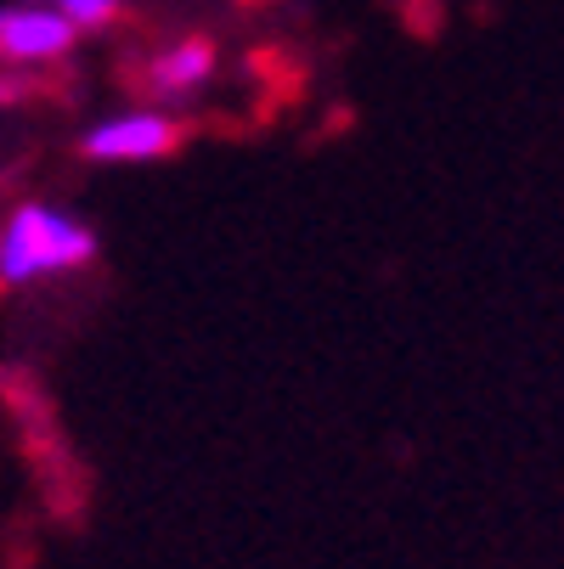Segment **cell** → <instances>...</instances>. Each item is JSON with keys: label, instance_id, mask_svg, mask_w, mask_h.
I'll use <instances>...</instances> for the list:
<instances>
[{"label": "cell", "instance_id": "obj_1", "mask_svg": "<svg viewBox=\"0 0 564 569\" xmlns=\"http://www.w3.org/2000/svg\"><path fill=\"white\" fill-rule=\"evenodd\" d=\"M97 260V231L51 203H23L0 231V288H23Z\"/></svg>", "mask_w": 564, "mask_h": 569}, {"label": "cell", "instance_id": "obj_3", "mask_svg": "<svg viewBox=\"0 0 564 569\" xmlns=\"http://www.w3.org/2000/svg\"><path fill=\"white\" fill-rule=\"evenodd\" d=\"M181 141V124L165 113H125L108 124H91L79 152L97 158V164H141V158H165Z\"/></svg>", "mask_w": 564, "mask_h": 569}, {"label": "cell", "instance_id": "obj_7", "mask_svg": "<svg viewBox=\"0 0 564 569\" xmlns=\"http://www.w3.org/2000/svg\"><path fill=\"white\" fill-rule=\"evenodd\" d=\"M249 7H271V0H249Z\"/></svg>", "mask_w": 564, "mask_h": 569}, {"label": "cell", "instance_id": "obj_5", "mask_svg": "<svg viewBox=\"0 0 564 569\" xmlns=\"http://www.w3.org/2000/svg\"><path fill=\"white\" fill-rule=\"evenodd\" d=\"M46 7H57L73 29H102V23H113L119 0H46Z\"/></svg>", "mask_w": 564, "mask_h": 569}, {"label": "cell", "instance_id": "obj_6", "mask_svg": "<svg viewBox=\"0 0 564 569\" xmlns=\"http://www.w3.org/2000/svg\"><path fill=\"white\" fill-rule=\"evenodd\" d=\"M18 97V86H12V79H0V102H12Z\"/></svg>", "mask_w": 564, "mask_h": 569}, {"label": "cell", "instance_id": "obj_2", "mask_svg": "<svg viewBox=\"0 0 564 569\" xmlns=\"http://www.w3.org/2000/svg\"><path fill=\"white\" fill-rule=\"evenodd\" d=\"M73 23L46 7V0H29V7H0V62L12 68H34V62H57L73 46Z\"/></svg>", "mask_w": 564, "mask_h": 569}, {"label": "cell", "instance_id": "obj_4", "mask_svg": "<svg viewBox=\"0 0 564 569\" xmlns=\"http://www.w3.org/2000/svg\"><path fill=\"white\" fill-rule=\"evenodd\" d=\"M209 73H215V46L198 34V40H181L170 51H158V62L147 68V86L158 97H187L192 86H204Z\"/></svg>", "mask_w": 564, "mask_h": 569}]
</instances>
